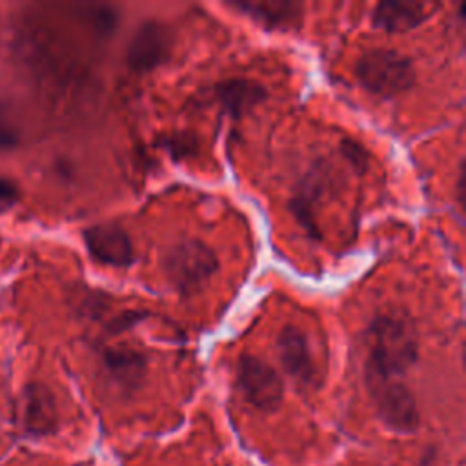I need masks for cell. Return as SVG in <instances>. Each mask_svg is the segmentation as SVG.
Returning <instances> with one entry per match:
<instances>
[{
    "label": "cell",
    "instance_id": "5bb4252c",
    "mask_svg": "<svg viewBox=\"0 0 466 466\" xmlns=\"http://www.w3.org/2000/svg\"><path fill=\"white\" fill-rule=\"evenodd\" d=\"M18 197V187L7 178H0V215L9 211L16 204Z\"/></svg>",
    "mask_w": 466,
    "mask_h": 466
},
{
    "label": "cell",
    "instance_id": "9a60e30c",
    "mask_svg": "<svg viewBox=\"0 0 466 466\" xmlns=\"http://www.w3.org/2000/svg\"><path fill=\"white\" fill-rule=\"evenodd\" d=\"M167 147L173 149V155H180V149H186V155L189 153L191 147H197V142L191 140V137H182V135H173L167 142Z\"/></svg>",
    "mask_w": 466,
    "mask_h": 466
},
{
    "label": "cell",
    "instance_id": "3957f363",
    "mask_svg": "<svg viewBox=\"0 0 466 466\" xmlns=\"http://www.w3.org/2000/svg\"><path fill=\"white\" fill-rule=\"evenodd\" d=\"M218 260L209 246L189 238L171 246L162 257V273L182 295L198 291L217 271Z\"/></svg>",
    "mask_w": 466,
    "mask_h": 466
},
{
    "label": "cell",
    "instance_id": "8fae6325",
    "mask_svg": "<svg viewBox=\"0 0 466 466\" xmlns=\"http://www.w3.org/2000/svg\"><path fill=\"white\" fill-rule=\"evenodd\" d=\"M102 364L107 377L124 391L138 388L146 377V357L133 348H109L102 353Z\"/></svg>",
    "mask_w": 466,
    "mask_h": 466
},
{
    "label": "cell",
    "instance_id": "277c9868",
    "mask_svg": "<svg viewBox=\"0 0 466 466\" xmlns=\"http://www.w3.org/2000/svg\"><path fill=\"white\" fill-rule=\"evenodd\" d=\"M366 386L384 426L399 433H411L419 428L415 397L400 379L366 371Z\"/></svg>",
    "mask_w": 466,
    "mask_h": 466
},
{
    "label": "cell",
    "instance_id": "30bf717a",
    "mask_svg": "<svg viewBox=\"0 0 466 466\" xmlns=\"http://www.w3.org/2000/svg\"><path fill=\"white\" fill-rule=\"evenodd\" d=\"M430 4L406 2V0H386L375 5L371 22L375 27L388 33H404L420 25L431 15Z\"/></svg>",
    "mask_w": 466,
    "mask_h": 466
},
{
    "label": "cell",
    "instance_id": "8992f818",
    "mask_svg": "<svg viewBox=\"0 0 466 466\" xmlns=\"http://www.w3.org/2000/svg\"><path fill=\"white\" fill-rule=\"evenodd\" d=\"M277 355L284 371L299 388L319 386V366L308 335L302 329L293 324L284 326L277 337Z\"/></svg>",
    "mask_w": 466,
    "mask_h": 466
},
{
    "label": "cell",
    "instance_id": "ba28073f",
    "mask_svg": "<svg viewBox=\"0 0 466 466\" xmlns=\"http://www.w3.org/2000/svg\"><path fill=\"white\" fill-rule=\"evenodd\" d=\"M87 253L104 266L127 268L135 260L129 235L118 224H96L82 233Z\"/></svg>",
    "mask_w": 466,
    "mask_h": 466
},
{
    "label": "cell",
    "instance_id": "7a4b0ae2",
    "mask_svg": "<svg viewBox=\"0 0 466 466\" xmlns=\"http://www.w3.org/2000/svg\"><path fill=\"white\" fill-rule=\"evenodd\" d=\"M359 84L379 96H393L410 89L415 69L408 56L391 49H370L355 64Z\"/></svg>",
    "mask_w": 466,
    "mask_h": 466
},
{
    "label": "cell",
    "instance_id": "9c48e42d",
    "mask_svg": "<svg viewBox=\"0 0 466 466\" xmlns=\"http://www.w3.org/2000/svg\"><path fill=\"white\" fill-rule=\"evenodd\" d=\"M231 7L246 13L249 18L268 29H291L297 27L304 15V4L289 0H235Z\"/></svg>",
    "mask_w": 466,
    "mask_h": 466
},
{
    "label": "cell",
    "instance_id": "4fadbf2b",
    "mask_svg": "<svg viewBox=\"0 0 466 466\" xmlns=\"http://www.w3.org/2000/svg\"><path fill=\"white\" fill-rule=\"evenodd\" d=\"M215 98L226 111L238 116L260 104L266 98V89L248 78H229L215 86Z\"/></svg>",
    "mask_w": 466,
    "mask_h": 466
},
{
    "label": "cell",
    "instance_id": "5b68a950",
    "mask_svg": "<svg viewBox=\"0 0 466 466\" xmlns=\"http://www.w3.org/2000/svg\"><path fill=\"white\" fill-rule=\"evenodd\" d=\"M237 386L242 397L260 411H275L284 397L279 373L255 355H242L237 364Z\"/></svg>",
    "mask_w": 466,
    "mask_h": 466
},
{
    "label": "cell",
    "instance_id": "6da1fadb",
    "mask_svg": "<svg viewBox=\"0 0 466 466\" xmlns=\"http://www.w3.org/2000/svg\"><path fill=\"white\" fill-rule=\"evenodd\" d=\"M370 357L366 371L400 379L419 357V333L413 320L402 313H382L368 328Z\"/></svg>",
    "mask_w": 466,
    "mask_h": 466
},
{
    "label": "cell",
    "instance_id": "52a82bcc",
    "mask_svg": "<svg viewBox=\"0 0 466 466\" xmlns=\"http://www.w3.org/2000/svg\"><path fill=\"white\" fill-rule=\"evenodd\" d=\"M173 53V33L158 20L142 22L127 44V66L137 71H151L169 60Z\"/></svg>",
    "mask_w": 466,
    "mask_h": 466
},
{
    "label": "cell",
    "instance_id": "7c38bea8",
    "mask_svg": "<svg viewBox=\"0 0 466 466\" xmlns=\"http://www.w3.org/2000/svg\"><path fill=\"white\" fill-rule=\"evenodd\" d=\"M22 426L33 435L51 433L56 426V406L51 391L40 384L25 388L20 404Z\"/></svg>",
    "mask_w": 466,
    "mask_h": 466
},
{
    "label": "cell",
    "instance_id": "2e32d148",
    "mask_svg": "<svg viewBox=\"0 0 466 466\" xmlns=\"http://www.w3.org/2000/svg\"><path fill=\"white\" fill-rule=\"evenodd\" d=\"M15 144V131L13 127L5 122L4 115L0 113V146L7 147V146H13Z\"/></svg>",
    "mask_w": 466,
    "mask_h": 466
}]
</instances>
